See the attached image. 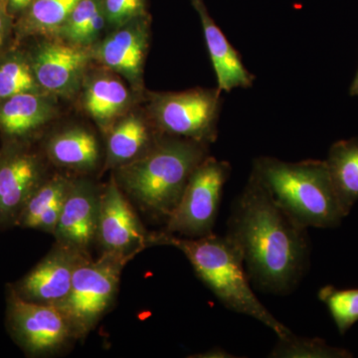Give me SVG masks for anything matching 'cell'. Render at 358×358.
Returning a JSON list of instances; mask_svg holds the SVG:
<instances>
[{"label":"cell","mask_w":358,"mask_h":358,"mask_svg":"<svg viewBox=\"0 0 358 358\" xmlns=\"http://www.w3.org/2000/svg\"><path fill=\"white\" fill-rule=\"evenodd\" d=\"M226 235L239 249L250 281L261 291L291 293L307 272V228L282 210L253 174L233 202Z\"/></svg>","instance_id":"1"},{"label":"cell","mask_w":358,"mask_h":358,"mask_svg":"<svg viewBox=\"0 0 358 358\" xmlns=\"http://www.w3.org/2000/svg\"><path fill=\"white\" fill-rule=\"evenodd\" d=\"M169 245L185 254L197 277L208 287L224 307L248 315L265 324L278 338L292 334L275 319L254 294L239 249L227 235L185 238L166 232L150 233V246Z\"/></svg>","instance_id":"2"},{"label":"cell","mask_w":358,"mask_h":358,"mask_svg":"<svg viewBox=\"0 0 358 358\" xmlns=\"http://www.w3.org/2000/svg\"><path fill=\"white\" fill-rule=\"evenodd\" d=\"M208 145L162 134L138 159L117 167V182L141 208L169 218L182 196L188 179L208 157Z\"/></svg>","instance_id":"3"},{"label":"cell","mask_w":358,"mask_h":358,"mask_svg":"<svg viewBox=\"0 0 358 358\" xmlns=\"http://www.w3.org/2000/svg\"><path fill=\"white\" fill-rule=\"evenodd\" d=\"M251 174L275 203L305 228H336L345 213L326 160L284 162L272 157H257Z\"/></svg>","instance_id":"4"},{"label":"cell","mask_w":358,"mask_h":358,"mask_svg":"<svg viewBox=\"0 0 358 358\" xmlns=\"http://www.w3.org/2000/svg\"><path fill=\"white\" fill-rule=\"evenodd\" d=\"M129 261L103 252L96 260L91 257L80 263L67 298L57 306L72 331L74 339L85 338L112 306L122 268Z\"/></svg>","instance_id":"5"},{"label":"cell","mask_w":358,"mask_h":358,"mask_svg":"<svg viewBox=\"0 0 358 358\" xmlns=\"http://www.w3.org/2000/svg\"><path fill=\"white\" fill-rule=\"evenodd\" d=\"M218 88L150 94L148 110L160 134L211 145L217 140L222 107Z\"/></svg>","instance_id":"6"},{"label":"cell","mask_w":358,"mask_h":358,"mask_svg":"<svg viewBox=\"0 0 358 358\" xmlns=\"http://www.w3.org/2000/svg\"><path fill=\"white\" fill-rule=\"evenodd\" d=\"M231 171L229 162L210 155L205 157L193 171L178 206L166 219L164 232L192 239L213 234L224 185Z\"/></svg>","instance_id":"7"},{"label":"cell","mask_w":358,"mask_h":358,"mask_svg":"<svg viewBox=\"0 0 358 358\" xmlns=\"http://www.w3.org/2000/svg\"><path fill=\"white\" fill-rule=\"evenodd\" d=\"M27 41V40H25ZM24 51L33 74L45 93L70 99L83 88L91 48L68 43L57 37L28 39ZM22 43V42H21Z\"/></svg>","instance_id":"8"},{"label":"cell","mask_w":358,"mask_h":358,"mask_svg":"<svg viewBox=\"0 0 358 358\" xmlns=\"http://www.w3.org/2000/svg\"><path fill=\"white\" fill-rule=\"evenodd\" d=\"M6 322L13 341L31 357L51 355L74 339L58 308L23 300L13 288L7 296Z\"/></svg>","instance_id":"9"},{"label":"cell","mask_w":358,"mask_h":358,"mask_svg":"<svg viewBox=\"0 0 358 358\" xmlns=\"http://www.w3.org/2000/svg\"><path fill=\"white\" fill-rule=\"evenodd\" d=\"M96 239L103 252L129 261L150 246V234L113 176L101 192Z\"/></svg>","instance_id":"10"},{"label":"cell","mask_w":358,"mask_h":358,"mask_svg":"<svg viewBox=\"0 0 358 358\" xmlns=\"http://www.w3.org/2000/svg\"><path fill=\"white\" fill-rule=\"evenodd\" d=\"M45 178L41 157L23 143L0 152V227L16 226L21 212Z\"/></svg>","instance_id":"11"},{"label":"cell","mask_w":358,"mask_h":358,"mask_svg":"<svg viewBox=\"0 0 358 358\" xmlns=\"http://www.w3.org/2000/svg\"><path fill=\"white\" fill-rule=\"evenodd\" d=\"M150 40V16L112 29L91 47L93 59L121 76L136 91L143 87V69Z\"/></svg>","instance_id":"12"},{"label":"cell","mask_w":358,"mask_h":358,"mask_svg":"<svg viewBox=\"0 0 358 358\" xmlns=\"http://www.w3.org/2000/svg\"><path fill=\"white\" fill-rule=\"evenodd\" d=\"M87 256L88 252L56 241L47 256L13 289L23 300L57 307L69 294L75 271Z\"/></svg>","instance_id":"13"},{"label":"cell","mask_w":358,"mask_h":358,"mask_svg":"<svg viewBox=\"0 0 358 358\" xmlns=\"http://www.w3.org/2000/svg\"><path fill=\"white\" fill-rule=\"evenodd\" d=\"M101 192L92 181L72 180L54 237L60 243L88 252L96 239Z\"/></svg>","instance_id":"14"},{"label":"cell","mask_w":358,"mask_h":358,"mask_svg":"<svg viewBox=\"0 0 358 358\" xmlns=\"http://www.w3.org/2000/svg\"><path fill=\"white\" fill-rule=\"evenodd\" d=\"M55 96L24 93L0 99V133L8 143H24L55 117Z\"/></svg>","instance_id":"15"},{"label":"cell","mask_w":358,"mask_h":358,"mask_svg":"<svg viewBox=\"0 0 358 358\" xmlns=\"http://www.w3.org/2000/svg\"><path fill=\"white\" fill-rule=\"evenodd\" d=\"M189 1L199 14L201 22L205 42L215 72L218 90L229 93L238 88H250L255 78L245 67L240 54L228 41L225 34L211 17L203 0Z\"/></svg>","instance_id":"16"},{"label":"cell","mask_w":358,"mask_h":358,"mask_svg":"<svg viewBox=\"0 0 358 358\" xmlns=\"http://www.w3.org/2000/svg\"><path fill=\"white\" fill-rule=\"evenodd\" d=\"M83 88L85 110L106 131L124 117L131 103L129 89L119 77L110 73H96L88 81L85 78Z\"/></svg>","instance_id":"17"},{"label":"cell","mask_w":358,"mask_h":358,"mask_svg":"<svg viewBox=\"0 0 358 358\" xmlns=\"http://www.w3.org/2000/svg\"><path fill=\"white\" fill-rule=\"evenodd\" d=\"M107 167L117 169L138 159L150 150L162 134L140 115H124L109 129Z\"/></svg>","instance_id":"18"},{"label":"cell","mask_w":358,"mask_h":358,"mask_svg":"<svg viewBox=\"0 0 358 358\" xmlns=\"http://www.w3.org/2000/svg\"><path fill=\"white\" fill-rule=\"evenodd\" d=\"M45 150L52 162L75 171H92L100 159L96 136L82 128L68 129L54 134L47 141Z\"/></svg>","instance_id":"19"},{"label":"cell","mask_w":358,"mask_h":358,"mask_svg":"<svg viewBox=\"0 0 358 358\" xmlns=\"http://www.w3.org/2000/svg\"><path fill=\"white\" fill-rule=\"evenodd\" d=\"M80 0H34L14 23L15 44L28 39L55 37Z\"/></svg>","instance_id":"20"},{"label":"cell","mask_w":358,"mask_h":358,"mask_svg":"<svg viewBox=\"0 0 358 358\" xmlns=\"http://www.w3.org/2000/svg\"><path fill=\"white\" fill-rule=\"evenodd\" d=\"M326 162L334 192L346 217L358 201V138L334 143Z\"/></svg>","instance_id":"21"},{"label":"cell","mask_w":358,"mask_h":358,"mask_svg":"<svg viewBox=\"0 0 358 358\" xmlns=\"http://www.w3.org/2000/svg\"><path fill=\"white\" fill-rule=\"evenodd\" d=\"M107 24L101 0H80L55 37L91 48L100 41Z\"/></svg>","instance_id":"22"},{"label":"cell","mask_w":358,"mask_h":358,"mask_svg":"<svg viewBox=\"0 0 358 358\" xmlns=\"http://www.w3.org/2000/svg\"><path fill=\"white\" fill-rule=\"evenodd\" d=\"M24 93L47 94L33 74L24 49L15 45L0 55V99Z\"/></svg>","instance_id":"23"},{"label":"cell","mask_w":358,"mask_h":358,"mask_svg":"<svg viewBox=\"0 0 358 358\" xmlns=\"http://www.w3.org/2000/svg\"><path fill=\"white\" fill-rule=\"evenodd\" d=\"M352 352L345 348L329 345L319 338H301L293 333L278 338L270 353L272 358H350Z\"/></svg>","instance_id":"24"},{"label":"cell","mask_w":358,"mask_h":358,"mask_svg":"<svg viewBox=\"0 0 358 358\" xmlns=\"http://www.w3.org/2000/svg\"><path fill=\"white\" fill-rule=\"evenodd\" d=\"M72 180L73 179L61 174H56L51 178L46 179L28 200L16 226L32 229L33 224L40 214L65 199Z\"/></svg>","instance_id":"25"},{"label":"cell","mask_w":358,"mask_h":358,"mask_svg":"<svg viewBox=\"0 0 358 358\" xmlns=\"http://www.w3.org/2000/svg\"><path fill=\"white\" fill-rule=\"evenodd\" d=\"M317 296L327 306L339 334H345L358 322V289H341L329 285L320 289Z\"/></svg>","instance_id":"26"},{"label":"cell","mask_w":358,"mask_h":358,"mask_svg":"<svg viewBox=\"0 0 358 358\" xmlns=\"http://www.w3.org/2000/svg\"><path fill=\"white\" fill-rule=\"evenodd\" d=\"M108 26L112 29L150 16L147 0H101Z\"/></svg>","instance_id":"27"},{"label":"cell","mask_w":358,"mask_h":358,"mask_svg":"<svg viewBox=\"0 0 358 358\" xmlns=\"http://www.w3.org/2000/svg\"><path fill=\"white\" fill-rule=\"evenodd\" d=\"M15 20L9 15L3 4H0V55L15 46Z\"/></svg>","instance_id":"28"},{"label":"cell","mask_w":358,"mask_h":358,"mask_svg":"<svg viewBox=\"0 0 358 358\" xmlns=\"http://www.w3.org/2000/svg\"><path fill=\"white\" fill-rule=\"evenodd\" d=\"M34 0H3V6L14 20L20 18Z\"/></svg>","instance_id":"29"},{"label":"cell","mask_w":358,"mask_h":358,"mask_svg":"<svg viewBox=\"0 0 358 358\" xmlns=\"http://www.w3.org/2000/svg\"><path fill=\"white\" fill-rule=\"evenodd\" d=\"M196 357L231 358L235 357L234 355H231L230 352H226L224 348H219V346H215V348H212L211 350H207L206 352L200 353V355H196Z\"/></svg>","instance_id":"30"},{"label":"cell","mask_w":358,"mask_h":358,"mask_svg":"<svg viewBox=\"0 0 358 358\" xmlns=\"http://www.w3.org/2000/svg\"><path fill=\"white\" fill-rule=\"evenodd\" d=\"M350 96H358V70L355 79H353L352 86L350 88Z\"/></svg>","instance_id":"31"},{"label":"cell","mask_w":358,"mask_h":358,"mask_svg":"<svg viewBox=\"0 0 358 358\" xmlns=\"http://www.w3.org/2000/svg\"><path fill=\"white\" fill-rule=\"evenodd\" d=\"M0 4H3V0H0Z\"/></svg>","instance_id":"32"}]
</instances>
